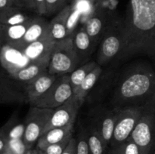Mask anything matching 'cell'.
<instances>
[{"label": "cell", "mask_w": 155, "mask_h": 154, "mask_svg": "<svg viewBox=\"0 0 155 154\" xmlns=\"http://www.w3.org/2000/svg\"><path fill=\"white\" fill-rule=\"evenodd\" d=\"M148 57L155 64V0H130L124 19V45L119 60Z\"/></svg>", "instance_id": "cell-1"}, {"label": "cell", "mask_w": 155, "mask_h": 154, "mask_svg": "<svg viewBox=\"0 0 155 154\" xmlns=\"http://www.w3.org/2000/svg\"><path fill=\"white\" fill-rule=\"evenodd\" d=\"M113 108L155 107V70L147 64H138L124 72L111 96Z\"/></svg>", "instance_id": "cell-2"}, {"label": "cell", "mask_w": 155, "mask_h": 154, "mask_svg": "<svg viewBox=\"0 0 155 154\" xmlns=\"http://www.w3.org/2000/svg\"><path fill=\"white\" fill-rule=\"evenodd\" d=\"M80 63L72 36L56 41L48 67L50 74L61 76L71 73Z\"/></svg>", "instance_id": "cell-3"}, {"label": "cell", "mask_w": 155, "mask_h": 154, "mask_svg": "<svg viewBox=\"0 0 155 154\" xmlns=\"http://www.w3.org/2000/svg\"><path fill=\"white\" fill-rule=\"evenodd\" d=\"M124 45V19L116 18L100 42L96 63L106 66L120 54Z\"/></svg>", "instance_id": "cell-4"}, {"label": "cell", "mask_w": 155, "mask_h": 154, "mask_svg": "<svg viewBox=\"0 0 155 154\" xmlns=\"http://www.w3.org/2000/svg\"><path fill=\"white\" fill-rule=\"evenodd\" d=\"M129 138L141 148L143 154L155 149V107L146 108Z\"/></svg>", "instance_id": "cell-5"}, {"label": "cell", "mask_w": 155, "mask_h": 154, "mask_svg": "<svg viewBox=\"0 0 155 154\" xmlns=\"http://www.w3.org/2000/svg\"><path fill=\"white\" fill-rule=\"evenodd\" d=\"M53 110L44 109L30 106L27 116L24 119L25 132L24 135V143L29 149H31L35 143L43 134L44 129L52 115Z\"/></svg>", "instance_id": "cell-6"}, {"label": "cell", "mask_w": 155, "mask_h": 154, "mask_svg": "<svg viewBox=\"0 0 155 154\" xmlns=\"http://www.w3.org/2000/svg\"><path fill=\"white\" fill-rule=\"evenodd\" d=\"M145 109L141 107L118 109L114 130L109 146H120L130 137Z\"/></svg>", "instance_id": "cell-7"}, {"label": "cell", "mask_w": 155, "mask_h": 154, "mask_svg": "<svg viewBox=\"0 0 155 154\" xmlns=\"http://www.w3.org/2000/svg\"><path fill=\"white\" fill-rule=\"evenodd\" d=\"M73 95L74 91L71 85L70 75L67 74L58 77L48 91L30 106L54 110L64 104Z\"/></svg>", "instance_id": "cell-8"}, {"label": "cell", "mask_w": 155, "mask_h": 154, "mask_svg": "<svg viewBox=\"0 0 155 154\" xmlns=\"http://www.w3.org/2000/svg\"><path fill=\"white\" fill-rule=\"evenodd\" d=\"M81 106L78 98L74 94L64 104L53 110L51 117L45 127L43 134L52 128H61L74 124Z\"/></svg>", "instance_id": "cell-9"}, {"label": "cell", "mask_w": 155, "mask_h": 154, "mask_svg": "<svg viewBox=\"0 0 155 154\" xmlns=\"http://www.w3.org/2000/svg\"><path fill=\"white\" fill-rule=\"evenodd\" d=\"M115 18L111 14L101 8L95 10L89 17L84 27L95 45L101 42Z\"/></svg>", "instance_id": "cell-10"}, {"label": "cell", "mask_w": 155, "mask_h": 154, "mask_svg": "<svg viewBox=\"0 0 155 154\" xmlns=\"http://www.w3.org/2000/svg\"><path fill=\"white\" fill-rule=\"evenodd\" d=\"M31 63L23 50L8 45H3L0 51V63L8 75L15 73Z\"/></svg>", "instance_id": "cell-11"}, {"label": "cell", "mask_w": 155, "mask_h": 154, "mask_svg": "<svg viewBox=\"0 0 155 154\" xmlns=\"http://www.w3.org/2000/svg\"><path fill=\"white\" fill-rule=\"evenodd\" d=\"M56 41L48 32L38 40L29 44L23 49L24 54L32 62L50 60L51 52Z\"/></svg>", "instance_id": "cell-12"}, {"label": "cell", "mask_w": 155, "mask_h": 154, "mask_svg": "<svg viewBox=\"0 0 155 154\" xmlns=\"http://www.w3.org/2000/svg\"><path fill=\"white\" fill-rule=\"evenodd\" d=\"M118 109H102L95 113L92 125L95 127L99 134L108 146L113 136L117 116Z\"/></svg>", "instance_id": "cell-13"}, {"label": "cell", "mask_w": 155, "mask_h": 154, "mask_svg": "<svg viewBox=\"0 0 155 154\" xmlns=\"http://www.w3.org/2000/svg\"><path fill=\"white\" fill-rule=\"evenodd\" d=\"M58 77V75L50 74L47 70L32 82L24 85V91L27 95V103L33 105L39 98L48 91Z\"/></svg>", "instance_id": "cell-14"}, {"label": "cell", "mask_w": 155, "mask_h": 154, "mask_svg": "<svg viewBox=\"0 0 155 154\" xmlns=\"http://www.w3.org/2000/svg\"><path fill=\"white\" fill-rule=\"evenodd\" d=\"M4 73L0 75V104H23L27 102V95Z\"/></svg>", "instance_id": "cell-15"}, {"label": "cell", "mask_w": 155, "mask_h": 154, "mask_svg": "<svg viewBox=\"0 0 155 154\" xmlns=\"http://www.w3.org/2000/svg\"><path fill=\"white\" fill-rule=\"evenodd\" d=\"M49 29V22L41 15L36 14L30 22L24 37L15 45V48L23 50L26 46L42 38Z\"/></svg>", "instance_id": "cell-16"}, {"label": "cell", "mask_w": 155, "mask_h": 154, "mask_svg": "<svg viewBox=\"0 0 155 154\" xmlns=\"http://www.w3.org/2000/svg\"><path fill=\"white\" fill-rule=\"evenodd\" d=\"M48 64L49 60L32 62L27 66L8 76L15 82H18L25 85L26 84L35 79L42 72L48 70Z\"/></svg>", "instance_id": "cell-17"}, {"label": "cell", "mask_w": 155, "mask_h": 154, "mask_svg": "<svg viewBox=\"0 0 155 154\" xmlns=\"http://www.w3.org/2000/svg\"><path fill=\"white\" fill-rule=\"evenodd\" d=\"M72 8L71 5H67L58 14L49 21V33L55 41L61 40L69 36L68 32V21L70 18Z\"/></svg>", "instance_id": "cell-18"}, {"label": "cell", "mask_w": 155, "mask_h": 154, "mask_svg": "<svg viewBox=\"0 0 155 154\" xmlns=\"http://www.w3.org/2000/svg\"><path fill=\"white\" fill-rule=\"evenodd\" d=\"M31 21L18 25L0 24V42L2 45H8L15 46L24 37Z\"/></svg>", "instance_id": "cell-19"}, {"label": "cell", "mask_w": 155, "mask_h": 154, "mask_svg": "<svg viewBox=\"0 0 155 154\" xmlns=\"http://www.w3.org/2000/svg\"><path fill=\"white\" fill-rule=\"evenodd\" d=\"M72 37L80 62L82 63L90 56L96 45L92 42L85 27L77 30Z\"/></svg>", "instance_id": "cell-20"}, {"label": "cell", "mask_w": 155, "mask_h": 154, "mask_svg": "<svg viewBox=\"0 0 155 154\" xmlns=\"http://www.w3.org/2000/svg\"><path fill=\"white\" fill-rule=\"evenodd\" d=\"M73 130H74V124L48 130L44 133L39 139L36 143V147L38 149H42L48 145L63 141L68 137L73 136Z\"/></svg>", "instance_id": "cell-21"}, {"label": "cell", "mask_w": 155, "mask_h": 154, "mask_svg": "<svg viewBox=\"0 0 155 154\" xmlns=\"http://www.w3.org/2000/svg\"><path fill=\"white\" fill-rule=\"evenodd\" d=\"M28 11L21 8L10 6L0 11V24L7 25H18L25 24L33 19L36 14H30Z\"/></svg>", "instance_id": "cell-22"}, {"label": "cell", "mask_w": 155, "mask_h": 154, "mask_svg": "<svg viewBox=\"0 0 155 154\" xmlns=\"http://www.w3.org/2000/svg\"><path fill=\"white\" fill-rule=\"evenodd\" d=\"M25 132V123L14 114L6 123L0 128V136L5 140H16L24 138Z\"/></svg>", "instance_id": "cell-23"}, {"label": "cell", "mask_w": 155, "mask_h": 154, "mask_svg": "<svg viewBox=\"0 0 155 154\" xmlns=\"http://www.w3.org/2000/svg\"><path fill=\"white\" fill-rule=\"evenodd\" d=\"M101 72H102V68L100 65L98 64L89 72V75L83 80L80 87L74 93L78 98L81 105H83L88 94L89 93V91L92 90V88L94 87V85L98 82Z\"/></svg>", "instance_id": "cell-24"}, {"label": "cell", "mask_w": 155, "mask_h": 154, "mask_svg": "<svg viewBox=\"0 0 155 154\" xmlns=\"http://www.w3.org/2000/svg\"><path fill=\"white\" fill-rule=\"evenodd\" d=\"M86 129L91 154L107 153L108 145L106 143L95 127L91 124L88 128H86Z\"/></svg>", "instance_id": "cell-25"}, {"label": "cell", "mask_w": 155, "mask_h": 154, "mask_svg": "<svg viewBox=\"0 0 155 154\" xmlns=\"http://www.w3.org/2000/svg\"><path fill=\"white\" fill-rule=\"evenodd\" d=\"M98 65L96 61H89L79 66L70 74V81L74 93L80 87V85L89 75V72Z\"/></svg>", "instance_id": "cell-26"}, {"label": "cell", "mask_w": 155, "mask_h": 154, "mask_svg": "<svg viewBox=\"0 0 155 154\" xmlns=\"http://www.w3.org/2000/svg\"><path fill=\"white\" fill-rule=\"evenodd\" d=\"M68 0H45V16L56 15L68 5Z\"/></svg>", "instance_id": "cell-27"}, {"label": "cell", "mask_w": 155, "mask_h": 154, "mask_svg": "<svg viewBox=\"0 0 155 154\" xmlns=\"http://www.w3.org/2000/svg\"><path fill=\"white\" fill-rule=\"evenodd\" d=\"M7 148L5 152L8 154H26L29 149L23 139L7 140Z\"/></svg>", "instance_id": "cell-28"}, {"label": "cell", "mask_w": 155, "mask_h": 154, "mask_svg": "<svg viewBox=\"0 0 155 154\" xmlns=\"http://www.w3.org/2000/svg\"><path fill=\"white\" fill-rule=\"evenodd\" d=\"M77 151L76 154H91L88 143L87 133L86 128H82L77 138Z\"/></svg>", "instance_id": "cell-29"}, {"label": "cell", "mask_w": 155, "mask_h": 154, "mask_svg": "<svg viewBox=\"0 0 155 154\" xmlns=\"http://www.w3.org/2000/svg\"><path fill=\"white\" fill-rule=\"evenodd\" d=\"M72 137L73 136H71V137L64 140L63 141L59 142V143H54V144L48 145V146L39 149L42 150L45 154H62L64 151V149H66L67 146L68 145L70 140H71Z\"/></svg>", "instance_id": "cell-30"}, {"label": "cell", "mask_w": 155, "mask_h": 154, "mask_svg": "<svg viewBox=\"0 0 155 154\" xmlns=\"http://www.w3.org/2000/svg\"><path fill=\"white\" fill-rule=\"evenodd\" d=\"M124 154H143L141 148L130 138H128L123 143Z\"/></svg>", "instance_id": "cell-31"}, {"label": "cell", "mask_w": 155, "mask_h": 154, "mask_svg": "<svg viewBox=\"0 0 155 154\" xmlns=\"http://www.w3.org/2000/svg\"><path fill=\"white\" fill-rule=\"evenodd\" d=\"M19 8L24 9L26 11L31 12H35V4L33 0H18Z\"/></svg>", "instance_id": "cell-32"}, {"label": "cell", "mask_w": 155, "mask_h": 154, "mask_svg": "<svg viewBox=\"0 0 155 154\" xmlns=\"http://www.w3.org/2000/svg\"><path fill=\"white\" fill-rule=\"evenodd\" d=\"M35 4V12L36 14L45 16V0H33Z\"/></svg>", "instance_id": "cell-33"}, {"label": "cell", "mask_w": 155, "mask_h": 154, "mask_svg": "<svg viewBox=\"0 0 155 154\" xmlns=\"http://www.w3.org/2000/svg\"><path fill=\"white\" fill-rule=\"evenodd\" d=\"M77 151V139L72 137L62 154H76Z\"/></svg>", "instance_id": "cell-34"}, {"label": "cell", "mask_w": 155, "mask_h": 154, "mask_svg": "<svg viewBox=\"0 0 155 154\" xmlns=\"http://www.w3.org/2000/svg\"><path fill=\"white\" fill-rule=\"evenodd\" d=\"M106 154H124L123 153V144L117 146H109Z\"/></svg>", "instance_id": "cell-35"}, {"label": "cell", "mask_w": 155, "mask_h": 154, "mask_svg": "<svg viewBox=\"0 0 155 154\" xmlns=\"http://www.w3.org/2000/svg\"><path fill=\"white\" fill-rule=\"evenodd\" d=\"M7 143H8L7 140H5L4 137L0 136V154H3L5 152V151L6 150V148H7Z\"/></svg>", "instance_id": "cell-36"}, {"label": "cell", "mask_w": 155, "mask_h": 154, "mask_svg": "<svg viewBox=\"0 0 155 154\" xmlns=\"http://www.w3.org/2000/svg\"><path fill=\"white\" fill-rule=\"evenodd\" d=\"M12 6L9 0H0V11Z\"/></svg>", "instance_id": "cell-37"}, {"label": "cell", "mask_w": 155, "mask_h": 154, "mask_svg": "<svg viewBox=\"0 0 155 154\" xmlns=\"http://www.w3.org/2000/svg\"><path fill=\"white\" fill-rule=\"evenodd\" d=\"M31 154H39V149L37 147L36 149H31Z\"/></svg>", "instance_id": "cell-38"}, {"label": "cell", "mask_w": 155, "mask_h": 154, "mask_svg": "<svg viewBox=\"0 0 155 154\" xmlns=\"http://www.w3.org/2000/svg\"><path fill=\"white\" fill-rule=\"evenodd\" d=\"M2 69H3V68L2 67V66H1V63H0V75H1L2 74H3V72H2Z\"/></svg>", "instance_id": "cell-39"}, {"label": "cell", "mask_w": 155, "mask_h": 154, "mask_svg": "<svg viewBox=\"0 0 155 154\" xmlns=\"http://www.w3.org/2000/svg\"><path fill=\"white\" fill-rule=\"evenodd\" d=\"M89 1H90L92 3H95L98 2V0H89Z\"/></svg>", "instance_id": "cell-40"}, {"label": "cell", "mask_w": 155, "mask_h": 154, "mask_svg": "<svg viewBox=\"0 0 155 154\" xmlns=\"http://www.w3.org/2000/svg\"><path fill=\"white\" fill-rule=\"evenodd\" d=\"M26 154H31V149H29L28 152H27Z\"/></svg>", "instance_id": "cell-41"}, {"label": "cell", "mask_w": 155, "mask_h": 154, "mask_svg": "<svg viewBox=\"0 0 155 154\" xmlns=\"http://www.w3.org/2000/svg\"><path fill=\"white\" fill-rule=\"evenodd\" d=\"M39 154H45V153H44L42 150H40V149H39Z\"/></svg>", "instance_id": "cell-42"}, {"label": "cell", "mask_w": 155, "mask_h": 154, "mask_svg": "<svg viewBox=\"0 0 155 154\" xmlns=\"http://www.w3.org/2000/svg\"><path fill=\"white\" fill-rule=\"evenodd\" d=\"M2 44L0 42V51H1V49H2Z\"/></svg>", "instance_id": "cell-43"}, {"label": "cell", "mask_w": 155, "mask_h": 154, "mask_svg": "<svg viewBox=\"0 0 155 154\" xmlns=\"http://www.w3.org/2000/svg\"><path fill=\"white\" fill-rule=\"evenodd\" d=\"M151 154H155V149H154V151H153V152H151Z\"/></svg>", "instance_id": "cell-44"}, {"label": "cell", "mask_w": 155, "mask_h": 154, "mask_svg": "<svg viewBox=\"0 0 155 154\" xmlns=\"http://www.w3.org/2000/svg\"><path fill=\"white\" fill-rule=\"evenodd\" d=\"M68 2H74V0H68Z\"/></svg>", "instance_id": "cell-45"}, {"label": "cell", "mask_w": 155, "mask_h": 154, "mask_svg": "<svg viewBox=\"0 0 155 154\" xmlns=\"http://www.w3.org/2000/svg\"><path fill=\"white\" fill-rule=\"evenodd\" d=\"M3 154H8V153H7V152H6L5 151V152H4V153H3Z\"/></svg>", "instance_id": "cell-46"}, {"label": "cell", "mask_w": 155, "mask_h": 154, "mask_svg": "<svg viewBox=\"0 0 155 154\" xmlns=\"http://www.w3.org/2000/svg\"><path fill=\"white\" fill-rule=\"evenodd\" d=\"M77 1H78V0H74V2H77Z\"/></svg>", "instance_id": "cell-47"}]
</instances>
